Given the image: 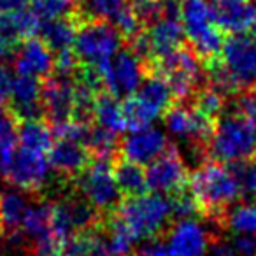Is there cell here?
<instances>
[{"label":"cell","mask_w":256,"mask_h":256,"mask_svg":"<svg viewBox=\"0 0 256 256\" xmlns=\"http://www.w3.org/2000/svg\"><path fill=\"white\" fill-rule=\"evenodd\" d=\"M224 98H226V96H224L223 93L218 92L214 86L206 82V84L196 90L195 95H193V98L190 100V102H192V106L195 107L196 110H200L202 114L212 118V120H218L220 114L223 112V109H224Z\"/></svg>","instance_id":"obj_29"},{"label":"cell","mask_w":256,"mask_h":256,"mask_svg":"<svg viewBox=\"0 0 256 256\" xmlns=\"http://www.w3.org/2000/svg\"><path fill=\"white\" fill-rule=\"evenodd\" d=\"M181 23L188 46L202 62L221 58L224 32L214 20L210 4L206 0H181Z\"/></svg>","instance_id":"obj_3"},{"label":"cell","mask_w":256,"mask_h":256,"mask_svg":"<svg viewBox=\"0 0 256 256\" xmlns=\"http://www.w3.org/2000/svg\"><path fill=\"white\" fill-rule=\"evenodd\" d=\"M148 186L160 195H174L188 184V168L179 150L170 144L160 158L150 164L146 170Z\"/></svg>","instance_id":"obj_11"},{"label":"cell","mask_w":256,"mask_h":256,"mask_svg":"<svg viewBox=\"0 0 256 256\" xmlns=\"http://www.w3.org/2000/svg\"><path fill=\"white\" fill-rule=\"evenodd\" d=\"M30 9L42 23L79 14V0H30Z\"/></svg>","instance_id":"obj_28"},{"label":"cell","mask_w":256,"mask_h":256,"mask_svg":"<svg viewBox=\"0 0 256 256\" xmlns=\"http://www.w3.org/2000/svg\"><path fill=\"white\" fill-rule=\"evenodd\" d=\"M79 25H81V16L79 14L51 20V22L42 23V26H40V39L54 53L62 50H68V48L74 46Z\"/></svg>","instance_id":"obj_21"},{"label":"cell","mask_w":256,"mask_h":256,"mask_svg":"<svg viewBox=\"0 0 256 256\" xmlns=\"http://www.w3.org/2000/svg\"><path fill=\"white\" fill-rule=\"evenodd\" d=\"M92 162L88 148L78 140H56L50 153L51 168L68 181H76Z\"/></svg>","instance_id":"obj_17"},{"label":"cell","mask_w":256,"mask_h":256,"mask_svg":"<svg viewBox=\"0 0 256 256\" xmlns=\"http://www.w3.org/2000/svg\"><path fill=\"white\" fill-rule=\"evenodd\" d=\"M214 20L224 34H251L256 28V4L252 0H210Z\"/></svg>","instance_id":"obj_15"},{"label":"cell","mask_w":256,"mask_h":256,"mask_svg":"<svg viewBox=\"0 0 256 256\" xmlns=\"http://www.w3.org/2000/svg\"><path fill=\"white\" fill-rule=\"evenodd\" d=\"M51 228V202H39L36 206H28L22 223V232L25 237H32L34 240L50 232Z\"/></svg>","instance_id":"obj_27"},{"label":"cell","mask_w":256,"mask_h":256,"mask_svg":"<svg viewBox=\"0 0 256 256\" xmlns=\"http://www.w3.org/2000/svg\"><path fill=\"white\" fill-rule=\"evenodd\" d=\"M254 2H256V0H254Z\"/></svg>","instance_id":"obj_40"},{"label":"cell","mask_w":256,"mask_h":256,"mask_svg":"<svg viewBox=\"0 0 256 256\" xmlns=\"http://www.w3.org/2000/svg\"><path fill=\"white\" fill-rule=\"evenodd\" d=\"M76 81L51 74L42 81V112L51 124L74 118Z\"/></svg>","instance_id":"obj_12"},{"label":"cell","mask_w":256,"mask_h":256,"mask_svg":"<svg viewBox=\"0 0 256 256\" xmlns=\"http://www.w3.org/2000/svg\"><path fill=\"white\" fill-rule=\"evenodd\" d=\"M136 256H170V252H168L167 242L160 240V238H151V242L142 246L136 252Z\"/></svg>","instance_id":"obj_36"},{"label":"cell","mask_w":256,"mask_h":256,"mask_svg":"<svg viewBox=\"0 0 256 256\" xmlns=\"http://www.w3.org/2000/svg\"><path fill=\"white\" fill-rule=\"evenodd\" d=\"M53 130L46 118H34V120H22L18 132V142L22 148L37 151L50 156L53 150Z\"/></svg>","instance_id":"obj_22"},{"label":"cell","mask_w":256,"mask_h":256,"mask_svg":"<svg viewBox=\"0 0 256 256\" xmlns=\"http://www.w3.org/2000/svg\"><path fill=\"white\" fill-rule=\"evenodd\" d=\"M207 256H240L232 244L221 238H210V248Z\"/></svg>","instance_id":"obj_38"},{"label":"cell","mask_w":256,"mask_h":256,"mask_svg":"<svg viewBox=\"0 0 256 256\" xmlns=\"http://www.w3.org/2000/svg\"><path fill=\"white\" fill-rule=\"evenodd\" d=\"M221 60L242 90L256 86V36L252 34L226 36Z\"/></svg>","instance_id":"obj_10"},{"label":"cell","mask_w":256,"mask_h":256,"mask_svg":"<svg viewBox=\"0 0 256 256\" xmlns=\"http://www.w3.org/2000/svg\"><path fill=\"white\" fill-rule=\"evenodd\" d=\"M146 74V64L134 53L132 48L120 50L109 67L102 72L104 90L116 98H126L140 88Z\"/></svg>","instance_id":"obj_9"},{"label":"cell","mask_w":256,"mask_h":256,"mask_svg":"<svg viewBox=\"0 0 256 256\" xmlns=\"http://www.w3.org/2000/svg\"><path fill=\"white\" fill-rule=\"evenodd\" d=\"M65 242H67V238L60 237L50 230L34 240L32 256H64Z\"/></svg>","instance_id":"obj_33"},{"label":"cell","mask_w":256,"mask_h":256,"mask_svg":"<svg viewBox=\"0 0 256 256\" xmlns=\"http://www.w3.org/2000/svg\"><path fill=\"white\" fill-rule=\"evenodd\" d=\"M11 109L20 116V120L40 118L42 112V81L36 78L18 76L12 81Z\"/></svg>","instance_id":"obj_18"},{"label":"cell","mask_w":256,"mask_h":256,"mask_svg":"<svg viewBox=\"0 0 256 256\" xmlns=\"http://www.w3.org/2000/svg\"><path fill=\"white\" fill-rule=\"evenodd\" d=\"M238 107L237 109L240 112H244L246 116H249L256 123V86L246 88L238 93Z\"/></svg>","instance_id":"obj_35"},{"label":"cell","mask_w":256,"mask_h":256,"mask_svg":"<svg viewBox=\"0 0 256 256\" xmlns=\"http://www.w3.org/2000/svg\"><path fill=\"white\" fill-rule=\"evenodd\" d=\"M26 209H28L26 200L18 193L8 192L0 195V214H2V221H4L6 234L22 232V223Z\"/></svg>","instance_id":"obj_26"},{"label":"cell","mask_w":256,"mask_h":256,"mask_svg":"<svg viewBox=\"0 0 256 256\" xmlns=\"http://www.w3.org/2000/svg\"><path fill=\"white\" fill-rule=\"evenodd\" d=\"M14 70L18 76L44 81L54 72L53 51L42 39L37 37L23 40L14 51Z\"/></svg>","instance_id":"obj_14"},{"label":"cell","mask_w":256,"mask_h":256,"mask_svg":"<svg viewBox=\"0 0 256 256\" xmlns=\"http://www.w3.org/2000/svg\"><path fill=\"white\" fill-rule=\"evenodd\" d=\"M11 90L12 81L9 70L2 62H0V107H6V104L11 100Z\"/></svg>","instance_id":"obj_37"},{"label":"cell","mask_w":256,"mask_h":256,"mask_svg":"<svg viewBox=\"0 0 256 256\" xmlns=\"http://www.w3.org/2000/svg\"><path fill=\"white\" fill-rule=\"evenodd\" d=\"M64 256H112L102 224L79 232L70 238H67Z\"/></svg>","instance_id":"obj_19"},{"label":"cell","mask_w":256,"mask_h":256,"mask_svg":"<svg viewBox=\"0 0 256 256\" xmlns=\"http://www.w3.org/2000/svg\"><path fill=\"white\" fill-rule=\"evenodd\" d=\"M130 9V0H79V16L82 20H102L110 25Z\"/></svg>","instance_id":"obj_24"},{"label":"cell","mask_w":256,"mask_h":256,"mask_svg":"<svg viewBox=\"0 0 256 256\" xmlns=\"http://www.w3.org/2000/svg\"><path fill=\"white\" fill-rule=\"evenodd\" d=\"M4 232H6V226H4V221H2V214H0V237H2Z\"/></svg>","instance_id":"obj_39"},{"label":"cell","mask_w":256,"mask_h":256,"mask_svg":"<svg viewBox=\"0 0 256 256\" xmlns=\"http://www.w3.org/2000/svg\"><path fill=\"white\" fill-rule=\"evenodd\" d=\"M120 142L118 140V134L109 132L102 126H93L90 128L88 136L84 139V146L88 148L90 154L93 160H106L114 162L120 156Z\"/></svg>","instance_id":"obj_25"},{"label":"cell","mask_w":256,"mask_h":256,"mask_svg":"<svg viewBox=\"0 0 256 256\" xmlns=\"http://www.w3.org/2000/svg\"><path fill=\"white\" fill-rule=\"evenodd\" d=\"M112 168H114V178H116V182L120 186L124 198L142 196L150 192L148 176L146 170L142 168V165L134 164V162L118 156L112 162Z\"/></svg>","instance_id":"obj_20"},{"label":"cell","mask_w":256,"mask_h":256,"mask_svg":"<svg viewBox=\"0 0 256 256\" xmlns=\"http://www.w3.org/2000/svg\"><path fill=\"white\" fill-rule=\"evenodd\" d=\"M170 142L156 128H140L128 134L120 142V156L124 160H130L134 164L148 165L153 164L156 158H160L168 150Z\"/></svg>","instance_id":"obj_13"},{"label":"cell","mask_w":256,"mask_h":256,"mask_svg":"<svg viewBox=\"0 0 256 256\" xmlns=\"http://www.w3.org/2000/svg\"><path fill=\"white\" fill-rule=\"evenodd\" d=\"M78 192L102 214L110 216L118 210L123 202V193L114 178L112 162L93 160L86 170L74 181Z\"/></svg>","instance_id":"obj_7"},{"label":"cell","mask_w":256,"mask_h":256,"mask_svg":"<svg viewBox=\"0 0 256 256\" xmlns=\"http://www.w3.org/2000/svg\"><path fill=\"white\" fill-rule=\"evenodd\" d=\"M130 8L144 28L160 22L165 14V0H130Z\"/></svg>","instance_id":"obj_32"},{"label":"cell","mask_w":256,"mask_h":256,"mask_svg":"<svg viewBox=\"0 0 256 256\" xmlns=\"http://www.w3.org/2000/svg\"><path fill=\"white\" fill-rule=\"evenodd\" d=\"M148 72H158L164 76L165 81L172 88L176 102H188L193 98L195 92L206 82V72L204 65L200 64V58L190 46L182 44L176 51L164 58L146 64Z\"/></svg>","instance_id":"obj_6"},{"label":"cell","mask_w":256,"mask_h":256,"mask_svg":"<svg viewBox=\"0 0 256 256\" xmlns=\"http://www.w3.org/2000/svg\"><path fill=\"white\" fill-rule=\"evenodd\" d=\"M188 186L200 206V216L221 224L230 206L242 196L232 170L216 160L202 162V165L192 172Z\"/></svg>","instance_id":"obj_1"},{"label":"cell","mask_w":256,"mask_h":256,"mask_svg":"<svg viewBox=\"0 0 256 256\" xmlns=\"http://www.w3.org/2000/svg\"><path fill=\"white\" fill-rule=\"evenodd\" d=\"M256 154V123L238 109L218 118L216 130L207 144V158L234 164Z\"/></svg>","instance_id":"obj_2"},{"label":"cell","mask_w":256,"mask_h":256,"mask_svg":"<svg viewBox=\"0 0 256 256\" xmlns=\"http://www.w3.org/2000/svg\"><path fill=\"white\" fill-rule=\"evenodd\" d=\"M114 214L126 224L136 240L156 238V235L165 230L170 218L174 216L170 198L160 193H154V195L146 193L142 196L123 198Z\"/></svg>","instance_id":"obj_4"},{"label":"cell","mask_w":256,"mask_h":256,"mask_svg":"<svg viewBox=\"0 0 256 256\" xmlns=\"http://www.w3.org/2000/svg\"><path fill=\"white\" fill-rule=\"evenodd\" d=\"M167 246L170 256H207L209 235L193 220H179L168 230Z\"/></svg>","instance_id":"obj_16"},{"label":"cell","mask_w":256,"mask_h":256,"mask_svg":"<svg viewBox=\"0 0 256 256\" xmlns=\"http://www.w3.org/2000/svg\"><path fill=\"white\" fill-rule=\"evenodd\" d=\"M51 170L50 156L20 146L12 160L6 165L0 174L14 188L26 193H37L46 184Z\"/></svg>","instance_id":"obj_8"},{"label":"cell","mask_w":256,"mask_h":256,"mask_svg":"<svg viewBox=\"0 0 256 256\" xmlns=\"http://www.w3.org/2000/svg\"><path fill=\"white\" fill-rule=\"evenodd\" d=\"M22 44V40L16 37L14 30H12L9 18L6 12H0V58H6L9 54H12L18 46Z\"/></svg>","instance_id":"obj_34"},{"label":"cell","mask_w":256,"mask_h":256,"mask_svg":"<svg viewBox=\"0 0 256 256\" xmlns=\"http://www.w3.org/2000/svg\"><path fill=\"white\" fill-rule=\"evenodd\" d=\"M230 170L235 176L240 188V195L256 202V154L240 162L230 164Z\"/></svg>","instance_id":"obj_30"},{"label":"cell","mask_w":256,"mask_h":256,"mask_svg":"<svg viewBox=\"0 0 256 256\" xmlns=\"http://www.w3.org/2000/svg\"><path fill=\"white\" fill-rule=\"evenodd\" d=\"M123 44V37L114 25L102 20L81 18L72 50L78 54L82 67L93 68L102 76V72L109 67L110 60L116 56Z\"/></svg>","instance_id":"obj_5"},{"label":"cell","mask_w":256,"mask_h":256,"mask_svg":"<svg viewBox=\"0 0 256 256\" xmlns=\"http://www.w3.org/2000/svg\"><path fill=\"white\" fill-rule=\"evenodd\" d=\"M120 98L112 96L109 92L102 90L95 98V109H93V120L98 126L106 128L109 132L123 134L126 130V121L123 116V107L118 102Z\"/></svg>","instance_id":"obj_23"},{"label":"cell","mask_w":256,"mask_h":256,"mask_svg":"<svg viewBox=\"0 0 256 256\" xmlns=\"http://www.w3.org/2000/svg\"><path fill=\"white\" fill-rule=\"evenodd\" d=\"M223 224L242 235H256V204H244L228 210Z\"/></svg>","instance_id":"obj_31"}]
</instances>
